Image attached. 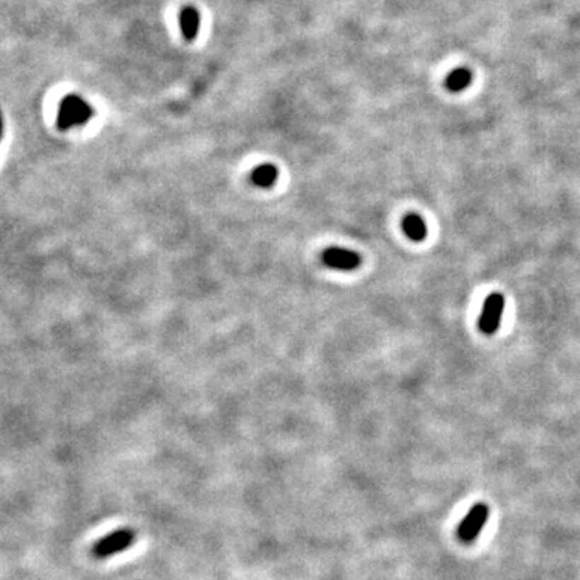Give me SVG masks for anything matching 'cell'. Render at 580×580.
I'll list each match as a JSON object with an SVG mask.
<instances>
[{
	"label": "cell",
	"instance_id": "1",
	"mask_svg": "<svg viewBox=\"0 0 580 580\" xmlns=\"http://www.w3.org/2000/svg\"><path fill=\"white\" fill-rule=\"evenodd\" d=\"M94 116V108L87 103L83 97L69 94L60 102L58 108L57 126L60 131H68L74 126H83Z\"/></svg>",
	"mask_w": 580,
	"mask_h": 580
},
{
	"label": "cell",
	"instance_id": "3",
	"mask_svg": "<svg viewBox=\"0 0 580 580\" xmlns=\"http://www.w3.org/2000/svg\"><path fill=\"white\" fill-rule=\"evenodd\" d=\"M136 540V533L131 529H120L110 533V535L103 537L98 540L94 548H92V553H94L95 558H108V556H113L116 553H121L126 548H129Z\"/></svg>",
	"mask_w": 580,
	"mask_h": 580
},
{
	"label": "cell",
	"instance_id": "6",
	"mask_svg": "<svg viewBox=\"0 0 580 580\" xmlns=\"http://www.w3.org/2000/svg\"><path fill=\"white\" fill-rule=\"evenodd\" d=\"M179 25H181V31L184 39L187 42H192L195 37L199 36L200 31V15L199 10L192 5H187L181 11H179Z\"/></svg>",
	"mask_w": 580,
	"mask_h": 580
},
{
	"label": "cell",
	"instance_id": "9",
	"mask_svg": "<svg viewBox=\"0 0 580 580\" xmlns=\"http://www.w3.org/2000/svg\"><path fill=\"white\" fill-rule=\"evenodd\" d=\"M471 81H472V73L469 71L468 68H458L446 76L445 86H446V89L451 92H461L466 89L469 84H471Z\"/></svg>",
	"mask_w": 580,
	"mask_h": 580
},
{
	"label": "cell",
	"instance_id": "5",
	"mask_svg": "<svg viewBox=\"0 0 580 580\" xmlns=\"http://www.w3.org/2000/svg\"><path fill=\"white\" fill-rule=\"evenodd\" d=\"M323 261L329 268L342 271H353L361 265V258L356 252L340 247H330L327 250H324Z\"/></svg>",
	"mask_w": 580,
	"mask_h": 580
},
{
	"label": "cell",
	"instance_id": "7",
	"mask_svg": "<svg viewBox=\"0 0 580 580\" xmlns=\"http://www.w3.org/2000/svg\"><path fill=\"white\" fill-rule=\"evenodd\" d=\"M402 228H403L406 237H410V239L414 242H421L427 237V224L424 219H422V216H419V214H416V213L406 214V216L403 218Z\"/></svg>",
	"mask_w": 580,
	"mask_h": 580
},
{
	"label": "cell",
	"instance_id": "4",
	"mask_svg": "<svg viewBox=\"0 0 580 580\" xmlns=\"http://www.w3.org/2000/svg\"><path fill=\"white\" fill-rule=\"evenodd\" d=\"M487 518H489V508L485 504L479 503L472 506L471 511L466 514V518L461 521L460 527H458V535H460L461 540L472 542L474 538H477Z\"/></svg>",
	"mask_w": 580,
	"mask_h": 580
},
{
	"label": "cell",
	"instance_id": "8",
	"mask_svg": "<svg viewBox=\"0 0 580 580\" xmlns=\"http://www.w3.org/2000/svg\"><path fill=\"white\" fill-rule=\"evenodd\" d=\"M277 174L279 173H277V168L274 165H269V163L260 165L255 168L252 173V182L263 189L271 187V185L276 182Z\"/></svg>",
	"mask_w": 580,
	"mask_h": 580
},
{
	"label": "cell",
	"instance_id": "10",
	"mask_svg": "<svg viewBox=\"0 0 580 580\" xmlns=\"http://www.w3.org/2000/svg\"><path fill=\"white\" fill-rule=\"evenodd\" d=\"M4 137V115H2V110H0V141H2Z\"/></svg>",
	"mask_w": 580,
	"mask_h": 580
},
{
	"label": "cell",
	"instance_id": "2",
	"mask_svg": "<svg viewBox=\"0 0 580 580\" xmlns=\"http://www.w3.org/2000/svg\"><path fill=\"white\" fill-rule=\"evenodd\" d=\"M504 303H506V300H504L503 295L498 292H493L485 298L482 313H480V318L477 321L480 332L485 335H493L497 332L501 324Z\"/></svg>",
	"mask_w": 580,
	"mask_h": 580
}]
</instances>
